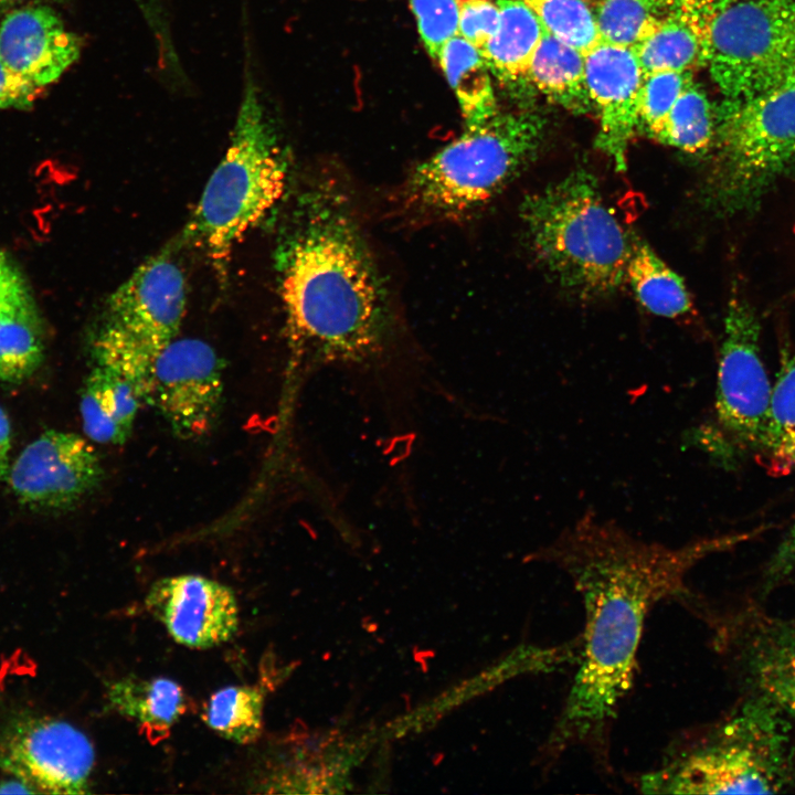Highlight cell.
<instances>
[{
  "mask_svg": "<svg viewBox=\"0 0 795 795\" xmlns=\"http://www.w3.org/2000/svg\"><path fill=\"white\" fill-rule=\"evenodd\" d=\"M755 310L733 297L724 317L717 371V431L730 446L759 457L765 436L772 384L760 351Z\"/></svg>",
  "mask_w": 795,
  "mask_h": 795,
  "instance_id": "cell-10",
  "label": "cell"
},
{
  "mask_svg": "<svg viewBox=\"0 0 795 795\" xmlns=\"http://www.w3.org/2000/svg\"><path fill=\"white\" fill-rule=\"evenodd\" d=\"M793 574H795V516L766 564L765 587L768 590Z\"/></svg>",
  "mask_w": 795,
  "mask_h": 795,
  "instance_id": "cell-35",
  "label": "cell"
},
{
  "mask_svg": "<svg viewBox=\"0 0 795 795\" xmlns=\"http://www.w3.org/2000/svg\"><path fill=\"white\" fill-rule=\"evenodd\" d=\"M584 59L587 92L600 117L596 145L618 171H624L628 142L639 125L644 72L632 49L605 41L587 51Z\"/></svg>",
  "mask_w": 795,
  "mask_h": 795,
  "instance_id": "cell-16",
  "label": "cell"
},
{
  "mask_svg": "<svg viewBox=\"0 0 795 795\" xmlns=\"http://www.w3.org/2000/svg\"><path fill=\"white\" fill-rule=\"evenodd\" d=\"M141 8L142 13H147L157 7L159 0H134Z\"/></svg>",
  "mask_w": 795,
  "mask_h": 795,
  "instance_id": "cell-41",
  "label": "cell"
},
{
  "mask_svg": "<svg viewBox=\"0 0 795 795\" xmlns=\"http://www.w3.org/2000/svg\"><path fill=\"white\" fill-rule=\"evenodd\" d=\"M223 392V362L216 351L200 339H174L152 364L147 404L177 437L195 439L216 423Z\"/></svg>",
  "mask_w": 795,
  "mask_h": 795,
  "instance_id": "cell-12",
  "label": "cell"
},
{
  "mask_svg": "<svg viewBox=\"0 0 795 795\" xmlns=\"http://www.w3.org/2000/svg\"><path fill=\"white\" fill-rule=\"evenodd\" d=\"M43 328L25 286L0 308V381L18 382L43 359Z\"/></svg>",
  "mask_w": 795,
  "mask_h": 795,
  "instance_id": "cell-23",
  "label": "cell"
},
{
  "mask_svg": "<svg viewBox=\"0 0 795 795\" xmlns=\"http://www.w3.org/2000/svg\"><path fill=\"white\" fill-rule=\"evenodd\" d=\"M107 700L118 714L134 720L149 740H160L187 709L186 695L172 679L134 676L114 681Z\"/></svg>",
  "mask_w": 795,
  "mask_h": 795,
  "instance_id": "cell-20",
  "label": "cell"
},
{
  "mask_svg": "<svg viewBox=\"0 0 795 795\" xmlns=\"http://www.w3.org/2000/svg\"><path fill=\"white\" fill-rule=\"evenodd\" d=\"M543 29L583 54L602 41L595 12L586 0H520Z\"/></svg>",
  "mask_w": 795,
  "mask_h": 795,
  "instance_id": "cell-30",
  "label": "cell"
},
{
  "mask_svg": "<svg viewBox=\"0 0 795 795\" xmlns=\"http://www.w3.org/2000/svg\"><path fill=\"white\" fill-rule=\"evenodd\" d=\"M691 82V73L658 71L644 74L638 97V124L656 138L670 109Z\"/></svg>",
  "mask_w": 795,
  "mask_h": 795,
  "instance_id": "cell-31",
  "label": "cell"
},
{
  "mask_svg": "<svg viewBox=\"0 0 795 795\" xmlns=\"http://www.w3.org/2000/svg\"><path fill=\"white\" fill-rule=\"evenodd\" d=\"M186 304L179 265L166 253L148 258L108 297L91 343L94 365L132 382L147 402L152 364L177 339Z\"/></svg>",
  "mask_w": 795,
  "mask_h": 795,
  "instance_id": "cell-8",
  "label": "cell"
},
{
  "mask_svg": "<svg viewBox=\"0 0 795 795\" xmlns=\"http://www.w3.org/2000/svg\"><path fill=\"white\" fill-rule=\"evenodd\" d=\"M682 0H602L595 18L602 41L634 49Z\"/></svg>",
  "mask_w": 795,
  "mask_h": 795,
  "instance_id": "cell-27",
  "label": "cell"
},
{
  "mask_svg": "<svg viewBox=\"0 0 795 795\" xmlns=\"http://www.w3.org/2000/svg\"><path fill=\"white\" fill-rule=\"evenodd\" d=\"M138 388L119 373L94 365L81 392L80 411L89 439L121 445L130 437L140 406Z\"/></svg>",
  "mask_w": 795,
  "mask_h": 795,
  "instance_id": "cell-18",
  "label": "cell"
},
{
  "mask_svg": "<svg viewBox=\"0 0 795 795\" xmlns=\"http://www.w3.org/2000/svg\"><path fill=\"white\" fill-rule=\"evenodd\" d=\"M771 474L795 468V353L783 352L772 384L767 423L757 457Z\"/></svg>",
  "mask_w": 795,
  "mask_h": 795,
  "instance_id": "cell-26",
  "label": "cell"
},
{
  "mask_svg": "<svg viewBox=\"0 0 795 795\" xmlns=\"http://www.w3.org/2000/svg\"><path fill=\"white\" fill-rule=\"evenodd\" d=\"M147 610L179 644L206 649L230 640L239 627L233 591L197 574L163 577L145 598Z\"/></svg>",
  "mask_w": 795,
  "mask_h": 795,
  "instance_id": "cell-14",
  "label": "cell"
},
{
  "mask_svg": "<svg viewBox=\"0 0 795 795\" xmlns=\"http://www.w3.org/2000/svg\"><path fill=\"white\" fill-rule=\"evenodd\" d=\"M43 94L44 88L15 74L0 60V109L28 110Z\"/></svg>",
  "mask_w": 795,
  "mask_h": 795,
  "instance_id": "cell-34",
  "label": "cell"
},
{
  "mask_svg": "<svg viewBox=\"0 0 795 795\" xmlns=\"http://www.w3.org/2000/svg\"><path fill=\"white\" fill-rule=\"evenodd\" d=\"M524 77L553 103L576 114L590 112L584 54L545 30Z\"/></svg>",
  "mask_w": 795,
  "mask_h": 795,
  "instance_id": "cell-21",
  "label": "cell"
},
{
  "mask_svg": "<svg viewBox=\"0 0 795 795\" xmlns=\"http://www.w3.org/2000/svg\"><path fill=\"white\" fill-rule=\"evenodd\" d=\"M81 39L47 4L13 9L0 22V60L15 74L45 88L80 57Z\"/></svg>",
  "mask_w": 795,
  "mask_h": 795,
  "instance_id": "cell-17",
  "label": "cell"
},
{
  "mask_svg": "<svg viewBox=\"0 0 795 795\" xmlns=\"http://www.w3.org/2000/svg\"><path fill=\"white\" fill-rule=\"evenodd\" d=\"M94 765L92 742L66 721L21 713L0 727V770L38 793L86 794Z\"/></svg>",
  "mask_w": 795,
  "mask_h": 795,
  "instance_id": "cell-11",
  "label": "cell"
},
{
  "mask_svg": "<svg viewBox=\"0 0 795 795\" xmlns=\"http://www.w3.org/2000/svg\"><path fill=\"white\" fill-rule=\"evenodd\" d=\"M46 1H63V0H0V13L9 12L13 9L20 8L28 4L43 3Z\"/></svg>",
  "mask_w": 795,
  "mask_h": 795,
  "instance_id": "cell-39",
  "label": "cell"
},
{
  "mask_svg": "<svg viewBox=\"0 0 795 795\" xmlns=\"http://www.w3.org/2000/svg\"><path fill=\"white\" fill-rule=\"evenodd\" d=\"M744 538L729 534L667 547L587 512L531 553V561L569 576L585 615L576 674L543 744L545 759L581 748L608 767L612 728L634 685L647 614L689 591L687 574L700 560Z\"/></svg>",
  "mask_w": 795,
  "mask_h": 795,
  "instance_id": "cell-1",
  "label": "cell"
},
{
  "mask_svg": "<svg viewBox=\"0 0 795 795\" xmlns=\"http://www.w3.org/2000/svg\"><path fill=\"white\" fill-rule=\"evenodd\" d=\"M263 695L253 686H227L205 703L202 718L222 738L240 744L254 742L261 733Z\"/></svg>",
  "mask_w": 795,
  "mask_h": 795,
  "instance_id": "cell-28",
  "label": "cell"
},
{
  "mask_svg": "<svg viewBox=\"0 0 795 795\" xmlns=\"http://www.w3.org/2000/svg\"><path fill=\"white\" fill-rule=\"evenodd\" d=\"M521 219L532 252L565 290L600 298L626 280L633 240L583 168L526 197Z\"/></svg>",
  "mask_w": 795,
  "mask_h": 795,
  "instance_id": "cell-3",
  "label": "cell"
},
{
  "mask_svg": "<svg viewBox=\"0 0 795 795\" xmlns=\"http://www.w3.org/2000/svg\"><path fill=\"white\" fill-rule=\"evenodd\" d=\"M286 183L283 148L258 89L248 78L229 147L190 218L188 237L223 272L234 246L278 203Z\"/></svg>",
  "mask_w": 795,
  "mask_h": 795,
  "instance_id": "cell-5",
  "label": "cell"
},
{
  "mask_svg": "<svg viewBox=\"0 0 795 795\" xmlns=\"http://www.w3.org/2000/svg\"><path fill=\"white\" fill-rule=\"evenodd\" d=\"M8 774V777L0 778V794H34L35 788L22 778Z\"/></svg>",
  "mask_w": 795,
  "mask_h": 795,
  "instance_id": "cell-38",
  "label": "cell"
},
{
  "mask_svg": "<svg viewBox=\"0 0 795 795\" xmlns=\"http://www.w3.org/2000/svg\"><path fill=\"white\" fill-rule=\"evenodd\" d=\"M293 338L327 360H361L389 329L385 285L344 191L331 178L298 198L275 254Z\"/></svg>",
  "mask_w": 795,
  "mask_h": 795,
  "instance_id": "cell-2",
  "label": "cell"
},
{
  "mask_svg": "<svg viewBox=\"0 0 795 795\" xmlns=\"http://www.w3.org/2000/svg\"><path fill=\"white\" fill-rule=\"evenodd\" d=\"M755 696L795 722V618L746 615L718 632Z\"/></svg>",
  "mask_w": 795,
  "mask_h": 795,
  "instance_id": "cell-15",
  "label": "cell"
},
{
  "mask_svg": "<svg viewBox=\"0 0 795 795\" xmlns=\"http://www.w3.org/2000/svg\"><path fill=\"white\" fill-rule=\"evenodd\" d=\"M683 1L693 3L700 8L711 9L716 6L722 4V3L731 1V0H683Z\"/></svg>",
  "mask_w": 795,
  "mask_h": 795,
  "instance_id": "cell-40",
  "label": "cell"
},
{
  "mask_svg": "<svg viewBox=\"0 0 795 795\" xmlns=\"http://www.w3.org/2000/svg\"><path fill=\"white\" fill-rule=\"evenodd\" d=\"M708 11L683 1L634 49L644 74L658 71L691 73L706 65Z\"/></svg>",
  "mask_w": 795,
  "mask_h": 795,
  "instance_id": "cell-19",
  "label": "cell"
},
{
  "mask_svg": "<svg viewBox=\"0 0 795 795\" xmlns=\"http://www.w3.org/2000/svg\"><path fill=\"white\" fill-rule=\"evenodd\" d=\"M11 444L10 423L4 411L0 407V484L9 475V451Z\"/></svg>",
  "mask_w": 795,
  "mask_h": 795,
  "instance_id": "cell-37",
  "label": "cell"
},
{
  "mask_svg": "<svg viewBox=\"0 0 795 795\" xmlns=\"http://www.w3.org/2000/svg\"><path fill=\"white\" fill-rule=\"evenodd\" d=\"M716 119L706 95L692 81L666 117L656 140L692 155L707 151L713 142Z\"/></svg>",
  "mask_w": 795,
  "mask_h": 795,
  "instance_id": "cell-29",
  "label": "cell"
},
{
  "mask_svg": "<svg viewBox=\"0 0 795 795\" xmlns=\"http://www.w3.org/2000/svg\"><path fill=\"white\" fill-rule=\"evenodd\" d=\"M103 475L99 457L87 441L74 433L47 431L23 449L8 479L20 501L64 509L91 494Z\"/></svg>",
  "mask_w": 795,
  "mask_h": 795,
  "instance_id": "cell-13",
  "label": "cell"
},
{
  "mask_svg": "<svg viewBox=\"0 0 795 795\" xmlns=\"http://www.w3.org/2000/svg\"><path fill=\"white\" fill-rule=\"evenodd\" d=\"M497 4L500 11L498 29L479 51L488 67L499 77H524L544 29L522 1L498 0Z\"/></svg>",
  "mask_w": 795,
  "mask_h": 795,
  "instance_id": "cell-24",
  "label": "cell"
},
{
  "mask_svg": "<svg viewBox=\"0 0 795 795\" xmlns=\"http://www.w3.org/2000/svg\"><path fill=\"white\" fill-rule=\"evenodd\" d=\"M706 65L725 99L795 76V0H731L710 9Z\"/></svg>",
  "mask_w": 795,
  "mask_h": 795,
  "instance_id": "cell-9",
  "label": "cell"
},
{
  "mask_svg": "<svg viewBox=\"0 0 795 795\" xmlns=\"http://www.w3.org/2000/svg\"><path fill=\"white\" fill-rule=\"evenodd\" d=\"M544 119L531 112H498L417 165L405 203L425 213L459 215L498 193L537 153Z\"/></svg>",
  "mask_w": 795,
  "mask_h": 795,
  "instance_id": "cell-6",
  "label": "cell"
},
{
  "mask_svg": "<svg viewBox=\"0 0 795 795\" xmlns=\"http://www.w3.org/2000/svg\"><path fill=\"white\" fill-rule=\"evenodd\" d=\"M626 280L640 304L657 316L675 318L691 308L683 280L642 240H633Z\"/></svg>",
  "mask_w": 795,
  "mask_h": 795,
  "instance_id": "cell-25",
  "label": "cell"
},
{
  "mask_svg": "<svg viewBox=\"0 0 795 795\" xmlns=\"http://www.w3.org/2000/svg\"><path fill=\"white\" fill-rule=\"evenodd\" d=\"M24 286L15 267L0 253V308Z\"/></svg>",
  "mask_w": 795,
  "mask_h": 795,
  "instance_id": "cell-36",
  "label": "cell"
},
{
  "mask_svg": "<svg viewBox=\"0 0 795 795\" xmlns=\"http://www.w3.org/2000/svg\"><path fill=\"white\" fill-rule=\"evenodd\" d=\"M500 20L497 2L459 0L458 35L481 50L496 33Z\"/></svg>",
  "mask_w": 795,
  "mask_h": 795,
  "instance_id": "cell-33",
  "label": "cell"
},
{
  "mask_svg": "<svg viewBox=\"0 0 795 795\" xmlns=\"http://www.w3.org/2000/svg\"><path fill=\"white\" fill-rule=\"evenodd\" d=\"M437 62L459 105L466 128H475L498 113L489 67L480 51L460 38L449 40Z\"/></svg>",
  "mask_w": 795,
  "mask_h": 795,
  "instance_id": "cell-22",
  "label": "cell"
},
{
  "mask_svg": "<svg viewBox=\"0 0 795 795\" xmlns=\"http://www.w3.org/2000/svg\"><path fill=\"white\" fill-rule=\"evenodd\" d=\"M713 141L709 199L725 212L751 206L795 163V76L746 98L724 99Z\"/></svg>",
  "mask_w": 795,
  "mask_h": 795,
  "instance_id": "cell-7",
  "label": "cell"
},
{
  "mask_svg": "<svg viewBox=\"0 0 795 795\" xmlns=\"http://www.w3.org/2000/svg\"><path fill=\"white\" fill-rule=\"evenodd\" d=\"M788 720L754 696L638 780L644 794H773L795 785Z\"/></svg>",
  "mask_w": 795,
  "mask_h": 795,
  "instance_id": "cell-4",
  "label": "cell"
},
{
  "mask_svg": "<svg viewBox=\"0 0 795 795\" xmlns=\"http://www.w3.org/2000/svg\"><path fill=\"white\" fill-rule=\"evenodd\" d=\"M430 56L437 62L444 45L458 35L459 0H409Z\"/></svg>",
  "mask_w": 795,
  "mask_h": 795,
  "instance_id": "cell-32",
  "label": "cell"
}]
</instances>
